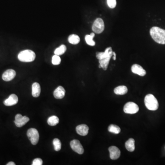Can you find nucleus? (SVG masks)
I'll return each instance as SVG.
<instances>
[{
	"label": "nucleus",
	"instance_id": "1",
	"mask_svg": "<svg viewBox=\"0 0 165 165\" xmlns=\"http://www.w3.org/2000/svg\"><path fill=\"white\" fill-rule=\"evenodd\" d=\"M112 55V49L111 47L106 48L104 52H97L96 54V57L99 60L100 63L99 68H102L104 70H107Z\"/></svg>",
	"mask_w": 165,
	"mask_h": 165
},
{
	"label": "nucleus",
	"instance_id": "2",
	"mask_svg": "<svg viewBox=\"0 0 165 165\" xmlns=\"http://www.w3.org/2000/svg\"><path fill=\"white\" fill-rule=\"evenodd\" d=\"M150 34L156 42L165 44V30L158 27H153L150 30Z\"/></svg>",
	"mask_w": 165,
	"mask_h": 165
},
{
	"label": "nucleus",
	"instance_id": "3",
	"mask_svg": "<svg viewBox=\"0 0 165 165\" xmlns=\"http://www.w3.org/2000/svg\"><path fill=\"white\" fill-rule=\"evenodd\" d=\"M144 104L146 108L151 111H155L159 108L158 100L152 94L146 96L144 98Z\"/></svg>",
	"mask_w": 165,
	"mask_h": 165
},
{
	"label": "nucleus",
	"instance_id": "4",
	"mask_svg": "<svg viewBox=\"0 0 165 165\" xmlns=\"http://www.w3.org/2000/svg\"><path fill=\"white\" fill-rule=\"evenodd\" d=\"M35 54L31 50H26L22 51L18 55V59L22 62H31L35 58Z\"/></svg>",
	"mask_w": 165,
	"mask_h": 165
},
{
	"label": "nucleus",
	"instance_id": "5",
	"mask_svg": "<svg viewBox=\"0 0 165 165\" xmlns=\"http://www.w3.org/2000/svg\"><path fill=\"white\" fill-rule=\"evenodd\" d=\"M27 135L33 145H36L38 143L40 136L37 129L33 128H30L28 130Z\"/></svg>",
	"mask_w": 165,
	"mask_h": 165
},
{
	"label": "nucleus",
	"instance_id": "6",
	"mask_svg": "<svg viewBox=\"0 0 165 165\" xmlns=\"http://www.w3.org/2000/svg\"><path fill=\"white\" fill-rule=\"evenodd\" d=\"M105 29V25L103 19L97 18L95 20L92 26V30L96 33H100L103 32Z\"/></svg>",
	"mask_w": 165,
	"mask_h": 165
},
{
	"label": "nucleus",
	"instance_id": "7",
	"mask_svg": "<svg viewBox=\"0 0 165 165\" xmlns=\"http://www.w3.org/2000/svg\"><path fill=\"white\" fill-rule=\"evenodd\" d=\"M139 110V108L136 103L133 102H128L124 106V111L127 114L136 113Z\"/></svg>",
	"mask_w": 165,
	"mask_h": 165
},
{
	"label": "nucleus",
	"instance_id": "8",
	"mask_svg": "<svg viewBox=\"0 0 165 165\" xmlns=\"http://www.w3.org/2000/svg\"><path fill=\"white\" fill-rule=\"evenodd\" d=\"M29 118L27 116H23L20 114H18L15 118L14 123L17 127L21 128L26 125L29 121Z\"/></svg>",
	"mask_w": 165,
	"mask_h": 165
},
{
	"label": "nucleus",
	"instance_id": "9",
	"mask_svg": "<svg viewBox=\"0 0 165 165\" xmlns=\"http://www.w3.org/2000/svg\"><path fill=\"white\" fill-rule=\"evenodd\" d=\"M70 146L73 151L81 155L84 153V148L80 141L78 140L74 139L71 141L70 142Z\"/></svg>",
	"mask_w": 165,
	"mask_h": 165
},
{
	"label": "nucleus",
	"instance_id": "10",
	"mask_svg": "<svg viewBox=\"0 0 165 165\" xmlns=\"http://www.w3.org/2000/svg\"><path fill=\"white\" fill-rule=\"evenodd\" d=\"M110 157L112 160H116L120 157L121 151L116 146H112L109 148Z\"/></svg>",
	"mask_w": 165,
	"mask_h": 165
},
{
	"label": "nucleus",
	"instance_id": "11",
	"mask_svg": "<svg viewBox=\"0 0 165 165\" xmlns=\"http://www.w3.org/2000/svg\"><path fill=\"white\" fill-rule=\"evenodd\" d=\"M16 74V73L14 70H7L2 74V78L5 81H10L15 78Z\"/></svg>",
	"mask_w": 165,
	"mask_h": 165
},
{
	"label": "nucleus",
	"instance_id": "12",
	"mask_svg": "<svg viewBox=\"0 0 165 165\" xmlns=\"http://www.w3.org/2000/svg\"><path fill=\"white\" fill-rule=\"evenodd\" d=\"M18 99L15 94H12L7 99L4 101V104L6 106H12L17 104Z\"/></svg>",
	"mask_w": 165,
	"mask_h": 165
},
{
	"label": "nucleus",
	"instance_id": "13",
	"mask_svg": "<svg viewBox=\"0 0 165 165\" xmlns=\"http://www.w3.org/2000/svg\"><path fill=\"white\" fill-rule=\"evenodd\" d=\"M131 70L133 73L140 76H145L146 74V71L141 66L137 64H134L132 66Z\"/></svg>",
	"mask_w": 165,
	"mask_h": 165
},
{
	"label": "nucleus",
	"instance_id": "14",
	"mask_svg": "<svg viewBox=\"0 0 165 165\" xmlns=\"http://www.w3.org/2000/svg\"><path fill=\"white\" fill-rule=\"evenodd\" d=\"M65 93L66 91L64 88L61 86H59L54 91V96L57 99H61L64 97Z\"/></svg>",
	"mask_w": 165,
	"mask_h": 165
},
{
	"label": "nucleus",
	"instance_id": "15",
	"mask_svg": "<svg viewBox=\"0 0 165 165\" xmlns=\"http://www.w3.org/2000/svg\"><path fill=\"white\" fill-rule=\"evenodd\" d=\"M88 130H89V128L88 126L85 124L80 125L78 126L76 128L77 133L79 135L81 136H87L88 134Z\"/></svg>",
	"mask_w": 165,
	"mask_h": 165
},
{
	"label": "nucleus",
	"instance_id": "16",
	"mask_svg": "<svg viewBox=\"0 0 165 165\" xmlns=\"http://www.w3.org/2000/svg\"><path fill=\"white\" fill-rule=\"evenodd\" d=\"M32 95L34 97H38L40 96L41 92V86L38 83H34L32 86Z\"/></svg>",
	"mask_w": 165,
	"mask_h": 165
},
{
	"label": "nucleus",
	"instance_id": "17",
	"mask_svg": "<svg viewBox=\"0 0 165 165\" xmlns=\"http://www.w3.org/2000/svg\"><path fill=\"white\" fill-rule=\"evenodd\" d=\"M128 91L127 87L126 86L121 85L115 88L114 91L116 95H124L126 94Z\"/></svg>",
	"mask_w": 165,
	"mask_h": 165
},
{
	"label": "nucleus",
	"instance_id": "18",
	"mask_svg": "<svg viewBox=\"0 0 165 165\" xmlns=\"http://www.w3.org/2000/svg\"><path fill=\"white\" fill-rule=\"evenodd\" d=\"M135 141L134 139L130 138L125 143V147L127 150L130 152H133L135 150Z\"/></svg>",
	"mask_w": 165,
	"mask_h": 165
},
{
	"label": "nucleus",
	"instance_id": "19",
	"mask_svg": "<svg viewBox=\"0 0 165 165\" xmlns=\"http://www.w3.org/2000/svg\"><path fill=\"white\" fill-rule=\"evenodd\" d=\"M68 41L71 44L77 45L80 42V38L79 36L76 34H71L69 36Z\"/></svg>",
	"mask_w": 165,
	"mask_h": 165
},
{
	"label": "nucleus",
	"instance_id": "20",
	"mask_svg": "<svg viewBox=\"0 0 165 165\" xmlns=\"http://www.w3.org/2000/svg\"><path fill=\"white\" fill-rule=\"evenodd\" d=\"M95 34L94 33H90V35H86L85 37L86 42L90 46H94L96 44L95 42L93 41V38L95 37Z\"/></svg>",
	"mask_w": 165,
	"mask_h": 165
},
{
	"label": "nucleus",
	"instance_id": "21",
	"mask_svg": "<svg viewBox=\"0 0 165 165\" xmlns=\"http://www.w3.org/2000/svg\"><path fill=\"white\" fill-rule=\"evenodd\" d=\"M59 122V119L58 117L56 116H50L47 120V123L49 125L51 126H55L58 124Z\"/></svg>",
	"mask_w": 165,
	"mask_h": 165
},
{
	"label": "nucleus",
	"instance_id": "22",
	"mask_svg": "<svg viewBox=\"0 0 165 165\" xmlns=\"http://www.w3.org/2000/svg\"><path fill=\"white\" fill-rule=\"evenodd\" d=\"M109 132L115 134H118L121 132V129L118 126L116 125L111 124L108 128Z\"/></svg>",
	"mask_w": 165,
	"mask_h": 165
},
{
	"label": "nucleus",
	"instance_id": "23",
	"mask_svg": "<svg viewBox=\"0 0 165 165\" xmlns=\"http://www.w3.org/2000/svg\"><path fill=\"white\" fill-rule=\"evenodd\" d=\"M66 50H67L66 46L64 45H62L59 47L57 48L55 50L54 52L55 55L61 56V55L63 54L66 52Z\"/></svg>",
	"mask_w": 165,
	"mask_h": 165
},
{
	"label": "nucleus",
	"instance_id": "24",
	"mask_svg": "<svg viewBox=\"0 0 165 165\" xmlns=\"http://www.w3.org/2000/svg\"><path fill=\"white\" fill-rule=\"evenodd\" d=\"M53 144L55 151H60L61 149V141L58 139L56 138V139H54L53 141Z\"/></svg>",
	"mask_w": 165,
	"mask_h": 165
},
{
	"label": "nucleus",
	"instance_id": "25",
	"mask_svg": "<svg viewBox=\"0 0 165 165\" xmlns=\"http://www.w3.org/2000/svg\"><path fill=\"white\" fill-rule=\"evenodd\" d=\"M61 61V59L59 56L55 55L54 56H53V59H52V63L53 65H59Z\"/></svg>",
	"mask_w": 165,
	"mask_h": 165
},
{
	"label": "nucleus",
	"instance_id": "26",
	"mask_svg": "<svg viewBox=\"0 0 165 165\" xmlns=\"http://www.w3.org/2000/svg\"><path fill=\"white\" fill-rule=\"evenodd\" d=\"M107 3L110 8H115L116 5V0H107Z\"/></svg>",
	"mask_w": 165,
	"mask_h": 165
},
{
	"label": "nucleus",
	"instance_id": "27",
	"mask_svg": "<svg viewBox=\"0 0 165 165\" xmlns=\"http://www.w3.org/2000/svg\"><path fill=\"white\" fill-rule=\"evenodd\" d=\"M43 161L41 158H36L33 162L32 165H42Z\"/></svg>",
	"mask_w": 165,
	"mask_h": 165
},
{
	"label": "nucleus",
	"instance_id": "28",
	"mask_svg": "<svg viewBox=\"0 0 165 165\" xmlns=\"http://www.w3.org/2000/svg\"><path fill=\"white\" fill-rule=\"evenodd\" d=\"M15 163L14 162H10L9 163H8L6 164V165H15Z\"/></svg>",
	"mask_w": 165,
	"mask_h": 165
},
{
	"label": "nucleus",
	"instance_id": "29",
	"mask_svg": "<svg viewBox=\"0 0 165 165\" xmlns=\"http://www.w3.org/2000/svg\"><path fill=\"white\" fill-rule=\"evenodd\" d=\"M113 55L114 60H116V54L115 52H113Z\"/></svg>",
	"mask_w": 165,
	"mask_h": 165
}]
</instances>
